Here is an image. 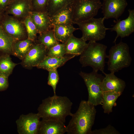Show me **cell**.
<instances>
[{"label": "cell", "mask_w": 134, "mask_h": 134, "mask_svg": "<svg viewBox=\"0 0 134 134\" xmlns=\"http://www.w3.org/2000/svg\"><path fill=\"white\" fill-rule=\"evenodd\" d=\"M67 55L65 43H59L48 50L47 56L53 57H62Z\"/></svg>", "instance_id": "28"}, {"label": "cell", "mask_w": 134, "mask_h": 134, "mask_svg": "<svg viewBox=\"0 0 134 134\" xmlns=\"http://www.w3.org/2000/svg\"><path fill=\"white\" fill-rule=\"evenodd\" d=\"M129 16L126 19L122 20L118 19L115 24L110 28L111 31H115L116 36L113 42L115 43L117 38H121L129 36L134 32V10L129 9Z\"/></svg>", "instance_id": "11"}, {"label": "cell", "mask_w": 134, "mask_h": 134, "mask_svg": "<svg viewBox=\"0 0 134 134\" xmlns=\"http://www.w3.org/2000/svg\"><path fill=\"white\" fill-rule=\"evenodd\" d=\"M40 118L37 113L21 115L16 121L19 134H37Z\"/></svg>", "instance_id": "8"}, {"label": "cell", "mask_w": 134, "mask_h": 134, "mask_svg": "<svg viewBox=\"0 0 134 134\" xmlns=\"http://www.w3.org/2000/svg\"><path fill=\"white\" fill-rule=\"evenodd\" d=\"M74 0H48L46 12L50 17Z\"/></svg>", "instance_id": "26"}, {"label": "cell", "mask_w": 134, "mask_h": 134, "mask_svg": "<svg viewBox=\"0 0 134 134\" xmlns=\"http://www.w3.org/2000/svg\"><path fill=\"white\" fill-rule=\"evenodd\" d=\"M24 24L27 30L28 38L34 41L38 33L36 26L30 16L26 17Z\"/></svg>", "instance_id": "27"}, {"label": "cell", "mask_w": 134, "mask_h": 134, "mask_svg": "<svg viewBox=\"0 0 134 134\" xmlns=\"http://www.w3.org/2000/svg\"><path fill=\"white\" fill-rule=\"evenodd\" d=\"M30 16L39 34L53 29L50 17L46 11H35Z\"/></svg>", "instance_id": "16"}, {"label": "cell", "mask_w": 134, "mask_h": 134, "mask_svg": "<svg viewBox=\"0 0 134 134\" xmlns=\"http://www.w3.org/2000/svg\"><path fill=\"white\" fill-rule=\"evenodd\" d=\"M107 47L102 44L89 41L86 47L80 55L79 61L82 67L89 66L92 68L93 71L100 70L104 72L105 59L107 56L106 53Z\"/></svg>", "instance_id": "3"}, {"label": "cell", "mask_w": 134, "mask_h": 134, "mask_svg": "<svg viewBox=\"0 0 134 134\" xmlns=\"http://www.w3.org/2000/svg\"><path fill=\"white\" fill-rule=\"evenodd\" d=\"M122 93L113 91L103 92L102 105L104 113L109 114L112 112L116 101Z\"/></svg>", "instance_id": "23"}, {"label": "cell", "mask_w": 134, "mask_h": 134, "mask_svg": "<svg viewBox=\"0 0 134 134\" xmlns=\"http://www.w3.org/2000/svg\"><path fill=\"white\" fill-rule=\"evenodd\" d=\"M101 5L100 0H74L72 2L74 24L94 17L97 14Z\"/></svg>", "instance_id": "6"}, {"label": "cell", "mask_w": 134, "mask_h": 134, "mask_svg": "<svg viewBox=\"0 0 134 134\" xmlns=\"http://www.w3.org/2000/svg\"><path fill=\"white\" fill-rule=\"evenodd\" d=\"M67 132L65 123L53 120L40 121L37 134H64Z\"/></svg>", "instance_id": "13"}, {"label": "cell", "mask_w": 134, "mask_h": 134, "mask_svg": "<svg viewBox=\"0 0 134 134\" xmlns=\"http://www.w3.org/2000/svg\"><path fill=\"white\" fill-rule=\"evenodd\" d=\"M103 73L105 76L100 84L103 92L113 91L122 93L126 87L125 81L116 76L114 73Z\"/></svg>", "instance_id": "14"}, {"label": "cell", "mask_w": 134, "mask_h": 134, "mask_svg": "<svg viewBox=\"0 0 134 134\" xmlns=\"http://www.w3.org/2000/svg\"><path fill=\"white\" fill-rule=\"evenodd\" d=\"M79 74L83 79L87 88L88 101L95 106L102 105L103 92L100 84L104 76L99 74L98 72L94 71L90 73L81 71Z\"/></svg>", "instance_id": "7"}, {"label": "cell", "mask_w": 134, "mask_h": 134, "mask_svg": "<svg viewBox=\"0 0 134 134\" xmlns=\"http://www.w3.org/2000/svg\"><path fill=\"white\" fill-rule=\"evenodd\" d=\"M75 56L74 55L65 56L62 57H57L46 56L43 60L35 67L46 70H50L57 69L64 65L68 60Z\"/></svg>", "instance_id": "18"}, {"label": "cell", "mask_w": 134, "mask_h": 134, "mask_svg": "<svg viewBox=\"0 0 134 134\" xmlns=\"http://www.w3.org/2000/svg\"><path fill=\"white\" fill-rule=\"evenodd\" d=\"M10 56L6 54L0 56V74L8 77L12 73L15 67L19 64L13 62Z\"/></svg>", "instance_id": "24"}, {"label": "cell", "mask_w": 134, "mask_h": 134, "mask_svg": "<svg viewBox=\"0 0 134 134\" xmlns=\"http://www.w3.org/2000/svg\"><path fill=\"white\" fill-rule=\"evenodd\" d=\"M107 58L108 69L113 73L129 67L132 60L128 45L121 41L111 48Z\"/></svg>", "instance_id": "4"}, {"label": "cell", "mask_w": 134, "mask_h": 134, "mask_svg": "<svg viewBox=\"0 0 134 134\" xmlns=\"http://www.w3.org/2000/svg\"><path fill=\"white\" fill-rule=\"evenodd\" d=\"M13 0H11V2L12 1H13Z\"/></svg>", "instance_id": "35"}, {"label": "cell", "mask_w": 134, "mask_h": 134, "mask_svg": "<svg viewBox=\"0 0 134 134\" xmlns=\"http://www.w3.org/2000/svg\"><path fill=\"white\" fill-rule=\"evenodd\" d=\"M0 24L5 32L16 40H22L25 37L24 26L17 20L10 17H3Z\"/></svg>", "instance_id": "12"}, {"label": "cell", "mask_w": 134, "mask_h": 134, "mask_svg": "<svg viewBox=\"0 0 134 134\" xmlns=\"http://www.w3.org/2000/svg\"><path fill=\"white\" fill-rule=\"evenodd\" d=\"M33 42L28 38L16 41L13 45L12 55L22 60L33 45Z\"/></svg>", "instance_id": "21"}, {"label": "cell", "mask_w": 134, "mask_h": 134, "mask_svg": "<svg viewBox=\"0 0 134 134\" xmlns=\"http://www.w3.org/2000/svg\"><path fill=\"white\" fill-rule=\"evenodd\" d=\"M31 8L32 7L30 0H13L10 3L5 11L20 17L25 16Z\"/></svg>", "instance_id": "19"}, {"label": "cell", "mask_w": 134, "mask_h": 134, "mask_svg": "<svg viewBox=\"0 0 134 134\" xmlns=\"http://www.w3.org/2000/svg\"><path fill=\"white\" fill-rule=\"evenodd\" d=\"M2 12H0V22L1 21L3 17V16L2 14Z\"/></svg>", "instance_id": "34"}, {"label": "cell", "mask_w": 134, "mask_h": 134, "mask_svg": "<svg viewBox=\"0 0 134 134\" xmlns=\"http://www.w3.org/2000/svg\"><path fill=\"white\" fill-rule=\"evenodd\" d=\"M95 106L88 101L81 100L66 126L67 134H91L96 112Z\"/></svg>", "instance_id": "2"}, {"label": "cell", "mask_w": 134, "mask_h": 134, "mask_svg": "<svg viewBox=\"0 0 134 134\" xmlns=\"http://www.w3.org/2000/svg\"><path fill=\"white\" fill-rule=\"evenodd\" d=\"M105 18H91L78 23L79 29L82 32L81 38L85 41L97 42L105 37L107 30L110 28L105 27L104 24Z\"/></svg>", "instance_id": "5"}, {"label": "cell", "mask_w": 134, "mask_h": 134, "mask_svg": "<svg viewBox=\"0 0 134 134\" xmlns=\"http://www.w3.org/2000/svg\"><path fill=\"white\" fill-rule=\"evenodd\" d=\"M11 2V0H0V12H2Z\"/></svg>", "instance_id": "33"}, {"label": "cell", "mask_w": 134, "mask_h": 134, "mask_svg": "<svg viewBox=\"0 0 134 134\" xmlns=\"http://www.w3.org/2000/svg\"><path fill=\"white\" fill-rule=\"evenodd\" d=\"M73 103L67 97L53 95L43 100L38 108L37 113L43 120H53L66 122V117L71 116Z\"/></svg>", "instance_id": "1"}, {"label": "cell", "mask_w": 134, "mask_h": 134, "mask_svg": "<svg viewBox=\"0 0 134 134\" xmlns=\"http://www.w3.org/2000/svg\"><path fill=\"white\" fill-rule=\"evenodd\" d=\"M73 2L50 17L53 27V26L58 25L74 24L73 21Z\"/></svg>", "instance_id": "15"}, {"label": "cell", "mask_w": 134, "mask_h": 134, "mask_svg": "<svg viewBox=\"0 0 134 134\" xmlns=\"http://www.w3.org/2000/svg\"><path fill=\"white\" fill-rule=\"evenodd\" d=\"M48 84L51 86L53 91L54 95H56V86L59 80V77L57 69L48 71Z\"/></svg>", "instance_id": "29"}, {"label": "cell", "mask_w": 134, "mask_h": 134, "mask_svg": "<svg viewBox=\"0 0 134 134\" xmlns=\"http://www.w3.org/2000/svg\"><path fill=\"white\" fill-rule=\"evenodd\" d=\"M88 43L81 37L78 38L73 34L65 43L66 55L80 56L86 47Z\"/></svg>", "instance_id": "17"}, {"label": "cell", "mask_w": 134, "mask_h": 134, "mask_svg": "<svg viewBox=\"0 0 134 134\" xmlns=\"http://www.w3.org/2000/svg\"><path fill=\"white\" fill-rule=\"evenodd\" d=\"M37 42L44 45L48 50L59 43L55 37L53 29L40 34Z\"/></svg>", "instance_id": "25"}, {"label": "cell", "mask_w": 134, "mask_h": 134, "mask_svg": "<svg viewBox=\"0 0 134 134\" xmlns=\"http://www.w3.org/2000/svg\"><path fill=\"white\" fill-rule=\"evenodd\" d=\"M119 132L110 125L104 128L92 131L91 134H119Z\"/></svg>", "instance_id": "31"}, {"label": "cell", "mask_w": 134, "mask_h": 134, "mask_svg": "<svg viewBox=\"0 0 134 134\" xmlns=\"http://www.w3.org/2000/svg\"><path fill=\"white\" fill-rule=\"evenodd\" d=\"M48 50L43 45L37 42L34 43L21 64L24 68L31 69L35 67L47 56Z\"/></svg>", "instance_id": "9"}, {"label": "cell", "mask_w": 134, "mask_h": 134, "mask_svg": "<svg viewBox=\"0 0 134 134\" xmlns=\"http://www.w3.org/2000/svg\"><path fill=\"white\" fill-rule=\"evenodd\" d=\"M8 78L0 74V91H4L8 88L9 86Z\"/></svg>", "instance_id": "32"}, {"label": "cell", "mask_w": 134, "mask_h": 134, "mask_svg": "<svg viewBox=\"0 0 134 134\" xmlns=\"http://www.w3.org/2000/svg\"><path fill=\"white\" fill-rule=\"evenodd\" d=\"M128 5L126 0H103L101 8L105 19L114 18L117 20Z\"/></svg>", "instance_id": "10"}, {"label": "cell", "mask_w": 134, "mask_h": 134, "mask_svg": "<svg viewBox=\"0 0 134 134\" xmlns=\"http://www.w3.org/2000/svg\"><path fill=\"white\" fill-rule=\"evenodd\" d=\"M16 41L0 24V56L6 54L12 55L13 45Z\"/></svg>", "instance_id": "22"}, {"label": "cell", "mask_w": 134, "mask_h": 134, "mask_svg": "<svg viewBox=\"0 0 134 134\" xmlns=\"http://www.w3.org/2000/svg\"><path fill=\"white\" fill-rule=\"evenodd\" d=\"M48 0H30L32 8L36 11H46Z\"/></svg>", "instance_id": "30"}, {"label": "cell", "mask_w": 134, "mask_h": 134, "mask_svg": "<svg viewBox=\"0 0 134 134\" xmlns=\"http://www.w3.org/2000/svg\"><path fill=\"white\" fill-rule=\"evenodd\" d=\"M78 28L74 27L73 25L60 24L53 26V29L57 40L61 43H65L73 33Z\"/></svg>", "instance_id": "20"}]
</instances>
